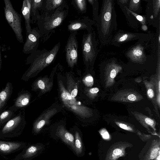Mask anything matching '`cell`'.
<instances>
[{
    "label": "cell",
    "instance_id": "obj_1",
    "mask_svg": "<svg viewBox=\"0 0 160 160\" xmlns=\"http://www.w3.org/2000/svg\"><path fill=\"white\" fill-rule=\"evenodd\" d=\"M96 22L101 42L104 45L110 42L113 32L117 28L116 15L113 0H103L100 13Z\"/></svg>",
    "mask_w": 160,
    "mask_h": 160
},
{
    "label": "cell",
    "instance_id": "obj_2",
    "mask_svg": "<svg viewBox=\"0 0 160 160\" xmlns=\"http://www.w3.org/2000/svg\"><path fill=\"white\" fill-rule=\"evenodd\" d=\"M60 47L58 42L50 50L45 48L37 50L30 54L26 59V64L30 66L22 75L21 79L28 81L34 77L55 60Z\"/></svg>",
    "mask_w": 160,
    "mask_h": 160
},
{
    "label": "cell",
    "instance_id": "obj_3",
    "mask_svg": "<svg viewBox=\"0 0 160 160\" xmlns=\"http://www.w3.org/2000/svg\"><path fill=\"white\" fill-rule=\"evenodd\" d=\"M68 6L65 2L52 13L43 12L37 18L38 28L41 38L44 37L46 41L51 35L54 33L55 29L60 26L67 16Z\"/></svg>",
    "mask_w": 160,
    "mask_h": 160
},
{
    "label": "cell",
    "instance_id": "obj_4",
    "mask_svg": "<svg viewBox=\"0 0 160 160\" xmlns=\"http://www.w3.org/2000/svg\"><path fill=\"white\" fill-rule=\"evenodd\" d=\"M96 33L92 29L82 36L81 49L84 63L87 67L92 65L98 53Z\"/></svg>",
    "mask_w": 160,
    "mask_h": 160
},
{
    "label": "cell",
    "instance_id": "obj_5",
    "mask_svg": "<svg viewBox=\"0 0 160 160\" xmlns=\"http://www.w3.org/2000/svg\"><path fill=\"white\" fill-rule=\"evenodd\" d=\"M26 123L24 109H22L2 127L0 130V138H13L19 136L22 133Z\"/></svg>",
    "mask_w": 160,
    "mask_h": 160
},
{
    "label": "cell",
    "instance_id": "obj_6",
    "mask_svg": "<svg viewBox=\"0 0 160 160\" xmlns=\"http://www.w3.org/2000/svg\"><path fill=\"white\" fill-rule=\"evenodd\" d=\"M58 85L60 98L67 108L83 118H88L92 115L91 110L77 101L75 98L72 97L62 81L59 82Z\"/></svg>",
    "mask_w": 160,
    "mask_h": 160
},
{
    "label": "cell",
    "instance_id": "obj_7",
    "mask_svg": "<svg viewBox=\"0 0 160 160\" xmlns=\"http://www.w3.org/2000/svg\"><path fill=\"white\" fill-rule=\"evenodd\" d=\"M3 1L5 18L14 32L17 40L19 42L22 43L23 38L21 26V15L14 8L10 0Z\"/></svg>",
    "mask_w": 160,
    "mask_h": 160
},
{
    "label": "cell",
    "instance_id": "obj_8",
    "mask_svg": "<svg viewBox=\"0 0 160 160\" xmlns=\"http://www.w3.org/2000/svg\"><path fill=\"white\" fill-rule=\"evenodd\" d=\"M77 31L71 32L65 47L66 58L68 67L72 68L77 64L78 58V43L76 35Z\"/></svg>",
    "mask_w": 160,
    "mask_h": 160
},
{
    "label": "cell",
    "instance_id": "obj_9",
    "mask_svg": "<svg viewBox=\"0 0 160 160\" xmlns=\"http://www.w3.org/2000/svg\"><path fill=\"white\" fill-rule=\"evenodd\" d=\"M122 70V67L115 59L108 60L105 62L104 69L105 87L109 88L115 83L114 79L118 73Z\"/></svg>",
    "mask_w": 160,
    "mask_h": 160
},
{
    "label": "cell",
    "instance_id": "obj_10",
    "mask_svg": "<svg viewBox=\"0 0 160 160\" xmlns=\"http://www.w3.org/2000/svg\"><path fill=\"white\" fill-rule=\"evenodd\" d=\"M40 38V32L38 28H32L30 32L26 34V40L22 49L23 53L31 54L38 50Z\"/></svg>",
    "mask_w": 160,
    "mask_h": 160
},
{
    "label": "cell",
    "instance_id": "obj_11",
    "mask_svg": "<svg viewBox=\"0 0 160 160\" xmlns=\"http://www.w3.org/2000/svg\"><path fill=\"white\" fill-rule=\"evenodd\" d=\"M68 26V31L71 32L81 30L89 32L92 29L94 22L88 17L84 16L82 18L69 22Z\"/></svg>",
    "mask_w": 160,
    "mask_h": 160
},
{
    "label": "cell",
    "instance_id": "obj_12",
    "mask_svg": "<svg viewBox=\"0 0 160 160\" xmlns=\"http://www.w3.org/2000/svg\"><path fill=\"white\" fill-rule=\"evenodd\" d=\"M143 98L138 92L131 89H124L118 92L111 98L112 101L132 102H138Z\"/></svg>",
    "mask_w": 160,
    "mask_h": 160
},
{
    "label": "cell",
    "instance_id": "obj_13",
    "mask_svg": "<svg viewBox=\"0 0 160 160\" xmlns=\"http://www.w3.org/2000/svg\"><path fill=\"white\" fill-rule=\"evenodd\" d=\"M31 95L28 91L23 89L18 94L16 98L14 100L13 105L9 109L15 113L18 110L24 109L30 103Z\"/></svg>",
    "mask_w": 160,
    "mask_h": 160
},
{
    "label": "cell",
    "instance_id": "obj_14",
    "mask_svg": "<svg viewBox=\"0 0 160 160\" xmlns=\"http://www.w3.org/2000/svg\"><path fill=\"white\" fill-rule=\"evenodd\" d=\"M145 35L143 34L126 32L120 30L112 38L110 42L118 46L128 41L142 38Z\"/></svg>",
    "mask_w": 160,
    "mask_h": 160
},
{
    "label": "cell",
    "instance_id": "obj_15",
    "mask_svg": "<svg viewBox=\"0 0 160 160\" xmlns=\"http://www.w3.org/2000/svg\"><path fill=\"white\" fill-rule=\"evenodd\" d=\"M57 112L55 108L49 109L44 112L34 122L32 128L33 132L38 133L42 127L49 123V119Z\"/></svg>",
    "mask_w": 160,
    "mask_h": 160
},
{
    "label": "cell",
    "instance_id": "obj_16",
    "mask_svg": "<svg viewBox=\"0 0 160 160\" xmlns=\"http://www.w3.org/2000/svg\"><path fill=\"white\" fill-rule=\"evenodd\" d=\"M26 146L25 143L23 142L0 140V153L8 154L14 153L23 149Z\"/></svg>",
    "mask_w": 160,
    "mask_h": 160
},
{
    "label": "cell",
    "instance_id": "obj_17",
    "mask_svg": "<svg viewBox=\"0 0 160 160\" xmlns=\"http://www.w3.org/2000/svg\"><path fill=\"white\" fill-rule=\"evenodd\" d=\"M126 54L131 60L136 62H141L146 58L144 48L140 44L131 48Z\"/></svg>",
    "mask_w": 160,
    "mask_h": 160
},
{
    "label": "cell",
    "instance_id": "obj_18",
    "mask_svg": "<svg viewBox=\"0 0 160 160\" xmlns=\"http://www.w3.org/2000/svg\"><path fill=\"white\" fill-rule=\"evenodd\" d=\"M42 148L38 145H31L26 147L20 153L16 156L14 160H28L35 155Z\"/></svg>",
    "mask_w": 160,
    "mask_h": 160
},
{
    "label": "cell",
    "instance_id": "obj_19",
    "mask_svg": "<svg viewBox=\"0 0 160 160\" xmlns=\"http://www.w3.org/2000/svg\"><path fill=\"white\" fill-rule=\"evenodd\" d=\"M13 87L10 82L7 83L5 87L0 91V112L4 109L12 93Z\"/></svg>",
    "mask_w": 160,
    "mask_h": 160
},
{
    "label": "cell",
    "instance_id": "obj_20",
    "mask_svg": "<svg viewBox=\"0 0 160 160\" xmlns=\"http://www.w3.org/2000/svg\"><path fill=\"white\" fill-rule=\"evenodd\" d=\"M31 0H24L22 2L21 12L25 20L26 34L30 32L32 28L30 25V9Z\"/></svg>",
    "mask_w": 160,
    "mask_h": 160
},
{
    "label": "cell",
    "instance_id": "obj_21",
    "mask_svg": "<svg viewBox=\"0 0 160 160\" xmlns=\"http://www.w3.org/2000/svg\"><path fill=\"white\" fill-rule=\"evenodd\" d=\"M53 83L47 77L39 78L32 83V89L33 90L39 89L43 93L49 91L52 88Z\"/></svg>",
    "mask_w": 160,
    "mask_h": 160
},
{
    "label": "cell",
    "instance_id": "obj_22",
    "mask_svg": "<svg viewBox=\"0 0 160 160\" xmlns=\"http://www.w3.org/2000/svg\"><path fill=\"white\" fill-rule=\"evenodd\" d=\"M57 133L64 142L70 146L72 149H73L74 138L71 133L66 130L62 126H60L58 127Z\"/></svg>",
    "mask_w": 160,
    "mask_h": 160
},
{
    "label": "cell",
    "instance_id": "obj_23",
    "mask_svg": "<svg viewBox=\"0 0 160 160\" xmlns=\"http://www.w3.org/2000/svg\"><path fill=\"white\" fill-rule=\"evenodd\" d=\"M65 2L64 0H43L42 10L44 12H53Z\"/></svg>",
    "mask_w": 160,
    "mask_h": 160
},
{
    "label": "cell",
    "instance_id": "obj_24",
    "mask_svg": "<svg viewBox=\"0 0 160 160\" xmlns=\"http://www.w3.org/2000/svg\"><path fill=\"white\" fill-rule=\"evenodd\" d=\"M125 144H119L114 145L108 152L106 160H116L124 155L126 147Z\"/></svg>",
    "mask_w": 160,
    "mask_h": 160
},
{
    "label": "cell",
    "instance_id": "obj_25",
    "mask_svg": "<svg viewBox=\"0 0 160 160\" xmlns=\"http://www.w3.org/2000/svg\"><path fill=\"white\" fill-rule=\"evenodd\" d=\"M43 0H31L30 9V16L32 19L31 23L37 21L39 15V10H42Z\"/></svg>",
    "mask_w": 160,
    "mask_h": 160
},
{
    "label": "cell",
    "instance_id": "obj_26",
    "mask_svg": "<svg viewBox=\"0 0 160 160\" xmlns=\"http://www.w3.org/2000/svg\"><path fill=\"white\" fill-rule=\"evenodd\" d=\"M146 86L147 96L149 98L152 100V101L156 100V89L155 85L154 79L152 78L150 81L144 80L143 81Z\"/></svg>",
    "mask_w": 160,
    "mask_h": 160
},
{
    "label": "cell",
    "instance_id": "obj_27",
    "mask_svg": "<svg viewBox=\"0 0 160 160\" xmlns=\"http://www.w3.org/2000/svg\"><path fill=\"white\" fill-rule=\"evenodd\" d=\"M66 90L72 97L75 98L77 95L78 92L77 84L72 77L68 74L67 75Z\"/></svg>",
    "mask_w": 160,
    "mask_h": 160
},
{
    "label": "cell",
    "instance_id": "obj_28",
    "mask_svg": "<svg viewBox=\"0 0 160 160\" xmlns=\"http://www.w3.org/2000/svg\"><path fill=\"white\" fill-rule=\"evenodd\" d=\"M15 113L9 109H3L0 112V130L4 124L16 115Z\"/></svg>",
    "mask_w": 160,
    "mask_h": 160
},
{
    "label": "cell",
    "instance_id": "obj_29",
    "mask_svg": "<svg viewBox=\"0 0 160 160\" xmlns=\"http://www.w3.org/2000/svg\"><path fill=\"white\" fill-rule=\"evenodd\" d=\"M160 58L158 59V71L154 79L156 91V102L159 108L160 104Z\"/></svg>",
    "mask_w": 160,
    "mask_h": 160
},
{
    "label": "cell",
    "instance_id": "obj_30",
    "mask_svg": "<svg viewBox=\"0 0 160 160\" xmlns=\"http://www.w3.org/2000/svg\"><path fill=\"white\" fill-rule=\"evenodd\" d=\"M134 115L140 122L143 126H151L155 130V122L152 119L143 115L138 113H134Z\"/></svg>",
    "mask_w": 160,
    "mask_h": 160
},
{
    "label": "cell",
    "instance_id": "obj_31",
    "mask_svg": "<svg viewBox=\"0 0 160 160\" xmlns=\"http://www.w3.org/2000/svg\"><path fill=\"white\" fill-rule=\"evenodd\" d=\"M71 3L80 12L84 13L87 10L86 0H73Z\"/></svg>",
    "mask_w": 160,
    "mask_h": 160
},
{
    "label": "cell",
    "instance_id": "obj_32",
    "mask_svg": "<svg viewBox=\"0 0 160 160\" xmlns=\"http://www.w3.org/2000/svg\"><path fill=\"white\" fill-rule=\"evenodd\" d=\"M77 155L81 154L82 150V140L79 133L76 132L75 133V141L73 149Z\"/></svg>",
    "mask_w": 160,
    "mask_h": 160
},
{
    "label": "cell",
    "instance_id": "obj_33",
    "mask_svg": "<svg viewBox=\"0 0 160 160\" xmlns=\"http://www.w3.org/2000/svg\"><path fill=\"white\" fill-rule=\"evenodd\" d=\"M159 148L158 145L153 146L148 153L145 160H152L157 157L159 152Z\"/></svg>",
    "mask_w": 160,
    "mask_h": 160
},
{
    "label": "cell",
    "instance_id": "obj_34",
    "mask_svg": "<svg viewBox=\"0 0 160 160\" xmlns=\"http://www.w3.org/2000/svg\"><path fill=\"white\" fill-rule=\"evenodd\" d=\"M92 7L93 14L95 20L96 22L98 19V2L97 0H88Z\"/></svg>",
    "mask_w": 160,
    "mask_h": 160
},
{
    "label": "cell",
    "instance_id": "obj_35",
    "mask_svg": "<svg viewBox=\"0 0 160 160\" xmlns=\"http://www.w3.org/2000/svg\"><path fill=\"white\" fill-rule=\"evenodd\" d=\"M140 0H130L128 8L133 12H137L140 8Z\"/></svg>",
    "mask_w": 160,
    "mask_h": 160
},
{
    "label": "cell",
    "instance_id": "obj_36",
    "mask_svg": "<svg viewBox=\"0 0 160 160\" xmlns=\"http://www.w3.org/2000/svg\"><path fill=\"white\" fill-rule=\"evenodd\" d=\"M99 91V89L97 88H93L87 89L86 94L90 98L93 99L96 96Z\"/></svg>",
    "mask_w": 160,
    "mask_h": 160
},
{
    "label": "cell",
    "instance_id": "obj_37",
    "mask_svg": "<svg viewBox=\"0 0 160 160\" xmlns=\"http://www.w3.org/2000/svg\"><path fill=\"white\" fill-rule=\"evenodd\" d=\"M152 1L154 15L155 17L156 18L160 11V0H153Z\"/></svg>",
    "mask_w": 160,
    "mask_h": 160
},
{
    "label": "cell",
    "instance_id": "obj_38",
    "mask_svg": "<svg viewBox=\"0 0 160 160\" xmlns=\"http://www.w3.org/2000/svg\"><path fill=\"white\" fill-rule=\"evenodd\" d=\"M83 82L85 85L88 87L92 86L93 84V79L92 76L88 74L83 79Z\"/></svg>",
    "mask_w": 160,
    "mask_h": 160
},
{
    "label": "cell",
    "instance_id": "obj_39",
    "mask_svg": "<svg viewBox=\"0 0 160 160\" xmlns=\"http://www.w3.org/2000/svg\"><path fill=\"white\" fill-rule=\"evenodd\" d=\"M126 10L128 11L132 15L136 17L138 20L141 22L142 24L144 25L145 24V20L144 18H143L142 16L138 14L137 13H135L134 12H133L127 8L126 7H125Z\"/></svg>",
    "mask_w": 160,
    "mask_h": 160
},
{
    "label": "cell",
    "instance_id": "obj_40",
    "mask_svg": "<svg viewBox=\"0 0 160 160\" xmlns=\"http://www.w3.org/2000/svg\"><path fill=\"white\" fill-rule=\"evenodd\" d=\"M115 123L119 127L123 129L131 131L133 130L132 127L126 124L118 122H115Z\"/></svg>",
    "mask_w": 160,
    "mask_h": 160
},
{
    "label": "cell",
    "instance_id": "obj_41",
    "mask_svg": "<svg viewBox=\"0 0 160 160\" xmlns=\"http://www.w3.org/2000/svg\"><path fill=\"white\" fill-rule=\"evenodd\" d=\"M99 132L103 138L104 139H108L109 138V135L108 131L105 129L103 128Z\"/></svg>",
    "mask_w": 160,
    "mask_h": 160
},
{
    "label": "cell",
    "instance_id": "obj_42",
    "mask_svg": "<svg viewBox=\"0 0 160 160\" xmlns=\"http://www.w3.org/2000/svg\"><path fill=\"white\" fill-rule=\"evenodd\" d=\"M1 46L0 44V71L1 70V67H2V59L1 58Z\"/></svg>",
    "mask_w": 160,
    "mask_h": 160
},
{
    "label": "cell",
    "instance_id": "obj_43",
    "mask_svg": "<svg viewBox=\"0 0 160 160\" xmlns=\"http://www.w3.org/2000/svg\"><path fill=\"white\" fill-rule=\"evenodd\" d=\"M129 1L127 0H119V2H120V3L122 4H124L125 3H127Z\"/></svg>",
    "mask_w": 160,
    "mask_h": 160
}]
</instances>
